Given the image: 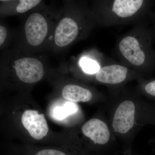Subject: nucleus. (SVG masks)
Segmentation results:
<instances>
[{"label":"nucleus","mask_w":155,"mask_h":155,"mask_svg":"<svg viewBox=\"0 0 155 155\" xmlns=\"http://www.w3.org/2000/svg\"><path fill=\"white\" fill-rule=\"evenodd\" d=\"M21 121L23 126L35 139H41L47 135L49 128L43 114L35 110H26L22 114Z\"/></svg>","instance_id":"nucleus-4"},{"label":"nucleus","mask_w":155,"mask_h":155,"mask_svg":"<svg viewBox=\"0 0 155 155\" xmlns=\"http://www.w3.org/2000/svg\"><path fill=\"white\" fill-rule=\"evenodd\" d=\"M25 29L28 43L36 46L40 45L45 38L48 32V24L41 15L34 13L26 21Z\"/></svg>","instance_id":"nucleus-5"},{"label":"nucleus","mask_w":155,"mask_h":155,"mask_svg":"<svg viewBox=\"0 0 155 155\" xmlns=\"http://www.w3.org/2000/svg\"><path fill=\"white\" fill-rule=\"evenodd\" d=\"M152 32L147 31L141 42L136 36L128 35L119 43V51L123 58L134 67L155 69V51L151 46Z\"/></svg>","instance_id":"nucleus-1"},{"label":"nucleus","mask_w":155,"mask_h":155,"mask_svg":"<svg viewBox=\"0 0 155 155\" xmlns=\"http://www.w3.org/2000/svg\"><path fill=\"white\" fill-rule=\"evenodd\" d=\"M62 95L65 99L74 103L87 102L90 101L92 97L91 92L89 90L74 84L64 87Z\"/></svg>","instance_id":"nucleus-10"},{"label":"nucleus","mask_w":155,"mask_h":155,"mask_svg":"<svg viewBox=\"0 0 155 155\" xmlns=\"http://www.w3.org/2000/svg\"><path fill=\"white\" fill-rule=\"evenodd\" d=\"M16 74L22 82L28 84L39 81L43 77V67L41 62L33 58H22L14 62Z\"/></svg>","instance_id":"nucleus-2"},{"label":"nucleus","mask_w":155,"mask_h":155,"mask_svg":"<svg viewBox=\"0 0 155 155\" xmlns=\"http://www.w3.org/2000/svg\"><path fill=\"white\" fill-rule=\"evenodd\" d=\"M80 64L84 72L87 74H96L101 69L96 61L86 57H84L81 59Z\"/></svg>","instance_id":"nucleus-12"},{"label":"nucleus","mask_w":155,"mask_h":155,"mask_svg":"<svg viewBox=\"0 0 155 155\" xmlns=\"http://www.w3.org/2000/svg\"><path fill=\"white\" fill-rule=\"evenodd\" d=\"M145 4L143 0H115L112 3L111 10L119 18L127 19L135 15Z\"/></svg>","instance_id":"nucleus-9"},{"label":"nucleus","mask_w":155,"mask_h":155,"mask_svg":"<svg viewBox=\"0 0 155 155\" xmlns=\"http://www.w3.org/2000/svg\"><path fill=\"white\" fill-rule=\"evenodd\" d=\"M152 17L153 22V32H152V34L153 37H154L155 38V13L152 14Z\"/></svg>","instance_id":"nucleus-17"},{"label":"nucleus","mask_w":155,"mask_h":155,"mask_svg":"<svg viewBox=\"0 0 155 155\" xmlns=\"http://www.w3.org/2000/svg\"><path fill=\"white\" fill-rule=\"evenodd\" d=\"M135 106L132 101H124L116 109L113 119L115 132L125 134L133 127L135 119Z\"/></svg>","instance_id":"nucleus-3"},{"label":"nucleus","mask_w":155,"mask_h":155,"mask_svg":"<svg viewBox=\"0 0 155 155\" xmlns=\"http://www.w3.org/2000/svg\"><path fill=\"white\" fill-rule=\"evenodd\" d=\"M127 73V67L118 64H113L101 68L96 74V78L101 83L118 84L125 80Z\"/></svg>","instance_id":"nucleus-8"},{"label":"nucleus","mask_w":155,"mask_h":155,"mask_svg":"<svg viewBox=\"0 0 155 155\" xmlns=\"http://www.w3.org/2000/svg\"><path fill=\"white\" fill-rule=\"evenodd\" d=\"M81 131L95 144H105L109 141L110 132L105 122L97 119H92L86 122L82 126Z\"/></svg>","instance_id":"nucleus-6"},{"label":"nucleus","mask_w":155,"mask_h":155,"mask_svg":"<svg viewBox=\"0 0 155 155\" xmlns=\"http://www.w3.org/2000/svg\"><path fill=\"white\" fill-rule=\"evenodd\" d=\"M78 27L76 22L70 18H64L59 22L55 33V41L59 47L72 43L77 36Z\"/></svg>","instance_id":"nucleus-7"},{"label":"nucleus","mask_w":155,"mask_h":155,"mask_svg":"<svg viewBox=\"0 0 155 155\" xmlns=\"http://www.w3.org/2000/svg\"><path fill=\"white\" fill-rule=\"evenodd\" d=\"M144 90L147 94L155 97V79L149 81L145 84Z\"/></svg>","instance_id":"nucleus-14"},{"label":"nucleus","mask_w":155,"mask_h":155,"mask_svg":"<svg viewBox=\"0 0 155 155\" xmlns=\"http://www.w3.org/2000/svg\"><path fill=\"white\" fill-rule=\"evenodd\" d=\"M7 31L5 27L0 26V45H2L4 43L7 36Z\"/></svg>","instance_id":"nucleus-16"},{"label":"nucleus","mask_w":155,"mask_h":155,"mask_svg":"<svg viewBox=\"0 0 155 155\" xmlns=\"http://www.w3.org/2000/svg\"><path fill=\"white\" fill-rule=\"evenodd\" d=\"M35 155H67L64 153L58 150L47 149L40 151Z\"/></svg>","instance_id":"nucleus-15"},{"label":"nucleus","mask_w":155,"mask_h":155,"mask_svg":"<svg viewBox=\"0 0 155 155\" xmlns=\"http://www.w3.org/2000/svg\"><path fill=\"white\" fill-rule=\"evenodd\" d=\"M41 2L40 0H21L16 10L18 13H24L34 8Z\"/></svg>","instance_id":"nucleus-13"},{"label":"nucleus","mask_w":155,"mask_h":155,"mask_svg":"<svg viewBox=\"0 0 155 155\" xmlns=\"http://www.w3.org/2000/svg\"><path fill=\"white\" fill-rule=\"evenodd\" d=\"M78 110V107L75 103L65 101L61 104L53 105L51 109V116L53 119L58 121L64 120Z\"/></svg>","instance_id":"nucleus-11"}]
</instances>
